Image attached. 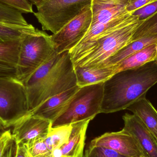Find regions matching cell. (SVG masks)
<instances>
[{
	"label": "cell",
	"mask_w": 157,
	"mask_h": 157,
	"mask_svg": "<svg viewBox=\"0 0 157 157\" xmlns=\"http://www.w3.org/2000/svg\"><path fill=\"white\" fill-rule=\"evenodd\" d=\"M157 83V59L113 75L103 84L101 113L117 112L142 98Z\"/></svg>",
	"instance_id": "1"
},
{
	"label": "cell",
	"mask_w": 157,
	"mask_h": 157,
	"mask_svg": "<svg viewBox=\"0 0 157 157\" xmlns=\"http://www.w3.org/2000/svg\"><path fill=\"white\" fill-rule=\"evenodd\" d=\"M28 1L30 2L32 5H34L37 7L47 0H28Z\"/></svg>",
	"instance_id": "33"
},
{
	"label": "cell",
	"mask_w": 157,
	"mask_h": 157,
	"mask_svg": "<svg viewBox=\"0 0 157 157\" xmlns=\"http://www.w3.org/2000/svg\"><path fill=\"white\" fill-rule=\"evenodd\" d=\"M55 53L51 36L38 29L28 33L21 40L16 78L24 84Z\"/></svg>",
	"instance_id": "4"
},
{
	"label": "cell",
	"mask_w": 157,
	"mask_h": 157,
	"mask_svg": "<svg viewBox=\"0 0 157 157\" xmlns=\"http://www.w3.org/2000/svg\"><path fill=\"white\" fill-rule=\"evenodd\" d=\"M131 15V14L127 13L118 17L108 23L97 24L94 25L90 26L88 32L79 42V44L89 40L96 39L102 35L111 31L123 23Z\"/></svg>",
	"instance_id": "21"
},
{
	"label": "cell",
	"mask_w": 157,
	"mask_h": 157,
	"mask_svg": "<svg viewBox=\"0 0 157 157\" xmlns=\"http://www.w3.org/2000/svg\"><path fill=\"white\" fill-rule=\"evenodd\" d=\"M16 67L0 63V77H16Z\"/></svg>",
	"instance_id": "31"
},
{
	"label": "cell",
	"mask_w": 157,
	"mask_h": 157,
	"mask_svg": "<svg viewBox=\"0 0 157 157\" xmlns=\"http://www.w3.org/2000/svg\"><path fill=\"white\" fill-rule=\"evenodd\" d=\"M124 127L122 130L136 139L146 157H157V142L150 130L142 120L135 114L123 115Z\"/></svg>",
	"instance_id": "11"
},
{
	"label": "cell",
	"mask_w": 157,
	"mask_h": 157,
	"mask_svg": "<svg viewBox=\"0 0 157 157\" xmlns=\"http://www.w3.org/2000/svg\"><path fill=\"white\" fill-rule=\"evenodd\" d=\"M92 19L90 4L59 31L51 36V40L56 53L70 51L77 46L88 32Z\"/></svg>",
	"instance_id": "8"
},
{
	"label": "cell",
	"mask_w": 157,
	"mask_h": 157,
	"mask_svg": "<svg viewBox=\"0 0 157 157\" xmlns=\"http://www.w3.org/2000/svg\"><path fill=\"white\" fill-rule=\"evenodd\" d=\"M46 137H37L26 144L30 157H41L50 152L45 143Z\"/></svg>",
	"instance_id": "25"
},
{
	"label": "cell",
	"mask_w": 157,
	"mask_h": 157,
	"mask_svg": "<svg viewBox=\"0 0 157 157\" xmlns=\"http://www.w3.org/2000/svg\"><path fill=\"white\" fill-rule=\"evenodd\" d=\"M103 84L79 88L66 110L52 123V127L71 124L87 119L93 120L101 113Z\"/></svg>",
	"instance_id": "6"
},
{
	"label": "cell",
	"mask_w": 157,
	"mask_h": 157,
	"mask_svg": "<svg viewBox=\"0 0 157 157\" xmlns=\"http://www.w3.org/2000/svg\"><path fill=\"white\" fill-rule=\"evenodd\" d=\"M14 147L15 144L14 145V146L13 147H12V149H11V150H10V151H9V153H8V154H7V155H6V157H11V156L12 155H13V153L14 149Z\"/></svg>",
	"instance_id": "34"
},
{
	"label": "cell",
	"mask_w": 157,
	"mask_h": 157,
	"mask_svg": "<svg viewBox=\"0 0 157 157\" xmlns=\"http://www.w3.org/2000/svg\"><path fill=\"white\" fill-rule=\"evenodd\" d=\"M0 4L17 10L22 13H34L33 5L28 0H0Z\"/></svg>",
	"instance_id": "27"
},
{
	"label": "cell",
	"mask_w": 157,
	"mask_h": 157,
	"mask_svg": "<svg viewBox=\"0 0 157 157\" xmlns=\"http://www.w3.org/2000/svg\"><path fill=\"white\" fill-rule=\"evenodd\" d=\"M90 145L112 149L129 157H146L137 140L124 130L104 133L90 142Z\"/></svg>",
	"instance_id": "9"
},
{
	"label": "cell",
	"mask_w": 157,
	"mask_h": 157,
	"mask_svg": "<svg viewBox=\"0 0 157 157\" xmlns=\"http://www.w3.org/2000/svg\"><path fill=\"white\" fill-rule=\"evenodd\" d=\"M92 0H47L37 6L34 15L43 30L53 34L79 14Z\"/></svg>",
	"instance_id": "7"
},
{
	"label": "cell",
	"mask_w": 157,
	"mask_h": 157,
	"mask_svg": "<svg viewBox=\"0 0 157 157\" xmlns=\"http://www.w3.org/2000/svg\"><path fill=\"white\" fill-rule=\"evenodd\" d=\"M126 109L139 117L152 134L157 135V111L146 97L136 101Z\"/></svg>",
	"instance_id": "17"
},
{
	"label": "cell",
	"mask_w": 157,
	"mask_h": 157,
	"mask_svg": "<svg viewBox=\"0 0 157 157\" xmlns=\"http://www.w3.org/2000/svg\"><path fill=\"white\" fill-rule=\"evenodd\" d=\"M157 59V42L149 45L113 65L115 73L134 69Z\"/></svg>",
	"instance_id": "16"
},
{
	"label": "cell",
	"mask_w": 157,
	"mask_h": 157,
	"mask_svg": "<svg viewBox=\"0 0 157 157\" xmlns=\"http://www.w3.org/2000/svg\"><path fill=\"white\" fill-rule=\"evenodd\" d=\"M72 130V124L52 127L45 138V143L50 151L62 146L68 142Z\"/></svg>",
	"instance_id": "20"
},
{
	"label": "cell",
	"mask_w": 157,
	"mask_h": 157,
	"mask_svg": "<svg viewBox=\"0 0 157 157\" xmlns=\"http://www.w3.org/2000/svg\"><path fill=\"white\" fill-rule=\"evenodd\" d=\"M143 22L131 14L111 31L78 44L69 51L75 68L102 67L109 58L132 42L135 32Z\"/></svg>",
	"instance_id": "3"
},
{
	"label": "cell",
	"mask_w": 157,
	"mask_h": 157,
	"mask_svg": "<svg viewBox=\"0 0 157 157\" xmlns=\"http://www.w3.org/2000/svg\"><path fill=\"white\" fill-rule=\"evenodd\" d=\"M92 119L74 123L67 143L51 151L53 157H83L86 133L90 122Z\"/></svg>",
	"instance_id": "12"
},
{
	"label": "cell",
	"mask_w": 157,
	"mask_h": 157,
	"mask_svg": "<svg viewBox=\"0 0 157 157\" xmlns=\"http://www.w3.org/2000/svg\"><path fill=\"white\" fill-rule=\"evenodd\" d=\"M26 89L16 77H0V124L13 126L30 114Z\"/></svg>",
	"instance_id": "5"
},
{
	"label": "cell",
	"mask_w": 157,
	"mask_h": 157,
	"mask_svg": "<svg viewBox=\"0 0 157 157\" xmlns=\"http://www.w3.org/2000/svg\"><path fill=\"white\" fill-rule=\"evenodd\" d=\"M157 42V36L144 38L132 41L109 58L102 67L116 65L142 49Z\"/></svg>",
	"instance_id": "18"
},
{
	"label": "cell",
	"mask_w": 157,
	"mask_h": 157,
	"mask_svg": "<svg viewBox=\"0 0 157 157\" xmlns=\"http://www.w3.org/2000/svg\"><path fill=\"white\" fill-rule=\"evenodd\" d=\"M2 126H1V124H0V130H1V129H2Z\"/></svg>",
	"instance_id": "36"
},
{
	"label": "cell",
	"mask_w": 157,
	"mask_h": 157,
	"mask_svg": "<svg viewBox=\"0 0 157 157\" xmlns=\"http://www.w3.org/2000/svg\"><path fill=\"white\" fill-rule=\"evenodd\" d=\"M80 87L76 86L48 99L38 107L31 114L54 121L68 108Z\"/></svg>",
	"instance_id": "13"
},
{
	"label": "cell",
	"mask_w": 157,
	"mask_h": 157,
	"mask_svg": "<svg viewBox=\"0 0 157 157\" xmlns=\"http://www.w3.org/2000/svg\"><path fill=\"white\" fill-rule=\"evenodd\" d=\"M155 136V138L157 142V135H153Z\"/></svg>",
	"instance_id": "35"
},
{
	"label": "cell",
	"mask_w": 157,
	"mask_h": 157,
	"mask_svg": "<svg viewBox=\"0 0 157 157\" xmlns=\"http://www.w3.org/2000/svg\"><path fill=\"white\" fill-rule=\"evenodd\" d=\"M153 36H157V12L138 26L133 36L132 42Z\"/></svg>",
	"instance_id": "23"
},
{
	"label": "cell",
	"mask_w": 157,
	"mask_h": 157,
	"mask_svg": "<svg viewBox=\"0 0 157 157\" xmlns=\"http://www.w3.org/2000/svg\"><path fill=\"white\" fill-rule=\"evenodd\" d=\"M130 0H92L91 26L108 23L128 13L126 7Z\"/></svg>",
	"instance_id": "14"
},
{
	"label": "cell",
	"mask_w": 157,
	"mask_h": 157,
	"mask_svg": "<svg viewBox=\"0 0 157 157\" xmlns=\"http://www.w3.org/2000/svg\"><path fill=\"white\" fill-rule=\"evenodd\" d=\"M157 12V0L149 3L136 10L131 13L138 17L140 21H144Z\"/></svg>",
	"instance_id": "29"
},
{
	"label": "cell",
	"mask_w": 157,
	"mask_h": 157,
	"mask_svg": "<svg viewBox=\"0 0 157 157\" xmlns=\"http://www.w3.org/2000/svg\"><path fill=\"white\" fill-rule=\"evenodd\" d=\"M84 157H129L118 152L101 146L89 145L85 151Z\"/></svg>",
	"instance_id": "26"
},
{
	"label": "cell",
	"mask_w": 157,
	"mask_h": 157,
	"mask_svg": "<svg viewBox=\"0 0 157 157\" xmlns=\"http://www.w3.org/2000/svg\"><path fill=\"white\" fill-rule=\"evenodd\" d=\"M24 84L30 113L50 98L77 86L74 65L69 51L55 53Z\"/></svg>",
	"instance_id": "2"
},
{
	"label": "cell",
	"mask_w": 157,
	"mask_h": 157,
	"mask_svg": "<svg viewBox=\"0 0 157 157\" xmlns=\"http://www.w3.org/2000/svg\"><path fill=\"white\" fill-rule=\"evenodd\" d=\"M77 85L83 87L104 83L115 74L114 66L95 68H75Z\"/></svg>",
	"instance_id": "15"
},
{
	"label": "cell",
	"mask_w": 157,
	"mask_h": 157,
	"mask_svg": "<svg viewBox=\"0 0 157 157\" xmlns=\"http://www.w3.org/2000/svg\"><path fill=\"white\" fill-rule=\"evenodd\" d=\"M0 21L19 25H29L22 13L2 4H0Z\"/></svg>",
	"instance_id": "24"
},
{
	"label": "cell",
	"mask_w": 157,
	"mask_h": 157,
	"mask_svg": "<svg viewBox=\"0 0 157 157\" xmlns=\"http://www.w3.org/2000/svg\"><path fill=\"white\" fill-rule=\"evenodd\" d=\"M22 39L0 43V63L16 66Z\"/></svg>",
	"instance_id": "22"
},
{
	"label": "cell",
	"mask_w": 157,
	"mask_h": 157,
	"mask_svg": "<svg viewBox=\"0 0 157 157\" xmlns=\"http://www.w3.org/2000/svg\"><path fill=\"white\" fill-rule=\"evenodd\" d=\"M155 1L156 0H130L129 4L126 7V11L129 13H132L142 6Z\"/></svg>",
	"instance_id": "30"
},
{
	"label": "cell",
	"mask_w": 157,
	"mask_h": 157,
	"mask_svg": "<svg viewBox=\"0 0 157 157\" xmlns=\"http://www.w3.org/2000/svg\"><path fill=\"white\" fill-rule=\"evenodd\" d=\"M13 127L12 133L15 143L26 144L35 138L46 137L52 127V122L30 113Z\"/></svg>",
	"instance_id": "10"
},
{
	"label": "cell",
	"mask_w": 157,
	"mask_h": 157,
	"mask_svg": "<svg viewBox=\"0 0 157 157\" xmlns=\"http://www.w3.org/2000/svg\"><path fill=\"white\" fill-rule=\"evenodd\" d=\"M36 29L31 24L22 26L0 21V43L20 39Z\"/></svg>",
	"instance_id": "19"
},
{
	"label": "cell",
	"mask_w": 157,
	"mask_h": 157,
	"mask_svg": "<svg viewBox=\"0 0 157 157\" xmlns=\"http://www.w3.org/2000/svg\"><path fill=\"white\" fill-rule=\"evenodd\" d=\"M15 142L10 130L0 133V157H6L14 146Z\"/></svg>",
	"instance_id": "28"
},
{
	"label": "cell",
	"mask_w": 157,
	"mask_h": 157,
	"mask_svg": "<svg viewBox=\"0 0 157 157\" xmlns=\"http://www.w3.org/2000/svg\"><path fill=\"white\" fill-rule=\"evenodd\" d=\"M10 157H30L26 146L23 143H15L14 149Z\"/></svg>",
	"instance_id": "32"
}]
</instances>
